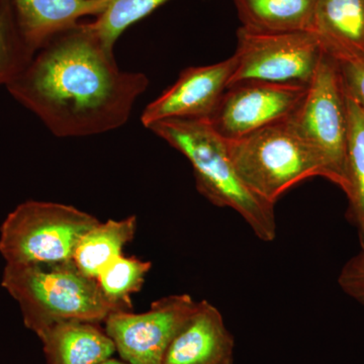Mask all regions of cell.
I'll return each mask as SVG.
<instances>
[{"label": "cell", "mask_w": 364, "mask_h": 364, "mask_svg": "<svg viewBox=\"0 0 364 364\" xmlns=\"http://www.w3.org/2000/svg\"><path fill=\"white\" fill-rule=\"evenodd\" d=\"M338 284L344 294L364 306V251L345 263L339 273Z\"/></svg>", "instance_id": "obj_22"}, {"label": "cell", "mask_w": 364, "mask_h": 364, "mask_svg": "<svg viewBox=\"0 0 364 364\" xmlns=\"http://www.w3.org/2000/svg\"><path fill=\"white\" fill-rule=\"evenodd\" d=\"M136 224L135 215L98 223L78 242L72 260L86 277L97 279L107 265L123 255L124 246L135 238Z\"/></svg>", "instance_id": "obj_16"}, {"label": "cell", "mask_w": 364, "mask_h": 364, "mask_svg": "<svg viewBox=\"0 0 364 364\" xmlns=\"http://www.w3.org/2000/svg\"><path fill=\"white\" fill-rule=\"evenodd\" d=\"M235 66L233 55L213 65L182 71L176 82L144 109L143 126L149 129L167 119H210L229 86Z\"/></svg>", "instance_id": "obj_10"}, {"label": "cell", "mask_w": 364, "mask_h": 364, "mask_svg": "<svg viewBox=\"0 0 364 364\" xmlns=\"http://www.w3.org/2000/svg\"><path fill=\"white\" fill-rule=\"evenodd\" d=\"M100 364H130V363H126V361L123 360V359H122V360H119V359L109 358H107V360L102 361V363Z\"/></svg>", "instance_id": "obj_23"}, {"label": "cell", "mask_w": 364, "mask_h": 364, "mask_svg": "<svg viewBox=\"0 0 364 364\" xmlns=\"http://www.w3.org/2000/svg\"><path fill=\"white\" fill-rule=\"evenodd\" d=\"M149 130L191 162L196 188L208 202L238 213L259 240H275V205L254 195L241 181L228 154L226 140L208 119H167Z\"/></svg>", "instance_id": "obj_2"}, {"label": "cell", "mask_w": 364, "mask_h": 364, "mask_svg": "<svg viewBox=\"0 0 364 364\" xmlns=\"http://www.w3.org/2000/svg\"><path fill=\"white\" fill-rule=\"evenodd\" d=\"M112 0H11L23 42L35 54L57 33L85 16H100Z\"/></svg>", "instance_id": "obj_12"}, {"label": "cell", "mask_w": 364, "mask_h": 364, "mask_svg": "<svg viewBox=\"0 0 364 364\" xmlns=\"http://www.w3.org/2000/svg\"><path fill=\"white\" fill-rule=\"evenodd\" d=\"M48 364H100L117 352L100 324L68 321L38 334Z\"/></svg>", "instance_id": "obj_13"}, {"label": "cell", "mask_w": 364, "mask_h": 364, "mask_svg": "<svg viewBox=\"0 0 364 364\" xmlns=\"http://www.w3.org/2000/svg\"><path fill=\"white\" fill-rule=\"evenodd\" d=\"M33 56L18 32L11 0H0V85L11 83Z\"/></svg>", "instance_id": "obj_19"}, {"label": "cell", "mask_w": 364, "mask_h": 364, "mask_svg": "<svg viewBox=\"0 0 364 364\" xmlns=\"http://www.w3.org/2000/svg\"><path fill=\"white\" fill-rule=\"evenodd\" d=\"M308 85L242 81L228 86L208 119L225 139L240 138L286 121L298 107Z\"/></svg>", "instance_id": "obj_9"}, {"label": "cell", "mask_w": 364, "mask_h": 364, "mask_svg": "<svg viewBox=\"0 0 364 364\" xmlns=\"http://www.w3.org/2000/svg\"><path fill=\"white\" fill-rule=\"evenodd\" d=\"M242 26L267 33L314 32L318 0H233Z\"/></svg>", "instance_id": "obj_15"}, {"label": "cell", "mask_w": 364, "mask_h": 364, "mask_svg": "<svg viewBox=\"0 0 364 364\" xmlns=\"http://www.w3.org/2000/svg\"><path fill=\"white\" fill-rule=\"evenodd\" d=\"M287 123L317 157L322 177L346 193V97L338 64L327 52L323 54L305 97Z\"/></svg>", "instance_id": "obj_6"}, {"label": "cell", "mask_w": 364, "mask_h": 364, "mask_svg": "<svg viewBox=\"0 0 364 364\" xmlns=\"http://www.w3.org/2000/svg\"><path fill=\"white\" fill-rule=\"evenodd\" d=\"M225 140L241 181L270 205H275L296 184L322 176L317 157L289 128L287 119L240 138Z\"/></svg>", "instance_id": "obj_4"}, {"label": "cell", "mask_w": 364, "mask_h": 364, "mask_svg": "<svg viewBox=\"0 0 364 364\" xmlns=\"http://www.w3.org/2000/svg\"><path fill=\"white\" fill-rule=\"evenodd\" d=\"M334 59L338 64L345 90L364 109V53Z\"/></svg>", "instance_id": "obj_21"}, {"label": "cell", "mask_w": 364, "mask_h": 364, "mask_svg": "<svg viewBox=\"0 0 364 364\" xmlns=\"http://www.w3.org/2000/svg\"><path fill=\"white\" fill-rule=\"evenodd\" d=\"M314 33L333 58L364 53V0H318Z\"/></svg>", "instance_id": "obj_14"}, {"label": "cell", "mask_w": 364, "mask_h": 364, "mask_svg": "<svg viewBox=\"0 0 364 364\" xmlns=\"http://www.w3.org/2000/svg\"><path fill=\"white\" fill-rule=\"evenodd\" d=\"M188 294H171L151 304L145 313L119 311L105 321V331L121 358L130 364H161L172 340L198 310Z\"/></svg>", "instance_id": "obj_8"}, {"label": "cell", "mask_w": 364, "mask_h": 364, "mask_svg": "<svg viewBox=\"0 0 364 364\" xmlns=\"http://www.w3.org/2000/svg\"><path fill=\"white\" fill-rule=\"evenodd\" d=\"M345 90V88H344ZM348 133H347V191L352 221L358 229L364 251V109L345 90Z\"/></svg>", "instance_id": "obj_17"}, {"label": "cell", "mask_w": 364, "mask_h": 364, "mask_svg": "<svg viewBox=\"0 0 364 364\" xmlns=\"http://www.w3.org/2000/svg\"><path fill=\"white\" fill-rule=\"evenodd\" d=\"M236 66L229 86L242 81L308 85L325 49L314 32H237Z\"/></svg>", "instance_id": "obj_7"}, {"label": "cell", "mask_w": 364, "mask_h": 364, "mask_svg": "<svg viewBox=\"0 0 364 364\" xmlns=\"http://www.w3.org/2000/svg\"><path fill=\"white\" fill-rule=\"evenodd\" d=\"M234 352V336L221 312L203 299L172 340L161 364H233Z\"/></svg>", "instance_id": "obj_11"}, {"label": "cell", "mask_w": 364, "mask_h": 364, "mask_svg": "<svg viewBox=\"0 0 364 364\" xmlns=\"http://www.w3.org/2000/svg\"><path fill=\"white\" fill-rule=\"evenodd\" d=\"M168 0H112L92 25L105 45L114 48L117 40L132 25L152 14Z\"/></svg>", "instance_id": "obj_20"}, {"label": "cell", "mask_w": 364, "mask_h": 364, "mask_svg": "<svg viewBox=\"0 0 364 364\" xmlns=\"http://www.w3.org/2000/svg\"><path fill=\"white\" fill-rule=\"evenodd\" d=\"M148 85L145 74L119 68L92 23L79 21L48 41L6 87L53 135L78 138L123 127Z\"/></svg>", "instance_id": "obj_1"}, {"label": "cell", "mask_w": 364, "mask_h": 364, "mask_svg": "<svg viewBox=\"0 0 364 364\" xmlns=\"http://www.w3.org/2000/svg\"><path fill=\"white\" fill-rule=\"evenodd\" d=\"M1 286L18 303L26 327L36 334L68 321L105 323L116 312L97 279L73 260L58 264H6Z\"/></svg>", "instance_id": "obj_3"}, {"label": "cell", "mask_w": 364, "mask_h": 364, "mask_svg": "<svg viewBox=\"0 0 364 364\" xmlns=\"http://www.w3.org/2000/svg\"><path fill=\"white\" fill-rule=\"evenodd\" d=\"M151 268L150 261L126 257L123 254L107 265L95 279L102 296L116 312H132V296L142 289Z\"/></svg>", "instance_id": "obj_18"}, {"label": "cell", "mask_w": 364, "mask_h": 364, "mask_svg": "<svg viewBox=\"0 0 364 364\" xmlns=\"http://www.w3.org/2000/svg\"><path fill=\"white\" fill-rule=\"evenodd\" d=\"M100 223L64 203L28 200L0 227V253L6 264L52 265L72 260L78 242Z\"/></svg>", "instance_id": "obj_5"}]
</instances>
